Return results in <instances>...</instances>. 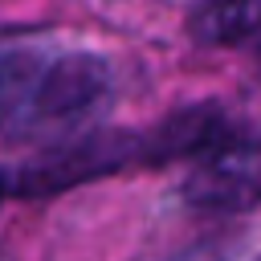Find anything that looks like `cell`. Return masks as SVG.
Wrapping results in <instances>:
<instances>
[{
	"mask_svg": "<svg viewBox=\"0 0 261 261\" xmlns=\"http://www.w3.org/2000/svg\"><path fill=\"white\" fill-rule=\"evenodd\" d=\"M143 159V139L122 135V130H102V135H86L77 143H65L41 159L16 163V167H0V200H41V196H57L65 188H77L86 179L122 171L126 163Z\"/></svg>",
	"mask_w": 261,
	"mask_h": 261,
	"instance_id": "1",
	"label": "cell"
},
{
	"mask_svg": "<svg viewBox=\"0 0 261 261\" xmlns=\"http://www.w3.org/2000/svg\"><path fill=\"white\" fill-rule=\"evenodd\" d=\"M184 200L204 212H245L261 204V143H220L184 179Z\"/></svg>",
	"mask_w": 261,
	"mask_h": 261,
	"instance_id": "2",
	"label": "cell"
},
{
	"mask_svg": "<svg viewBox=\"0 0 261 261\" xmlns=\"http://www.w3.org/2000/svg\"><path fill=\"white\" fill-rule=\"evenodd\" d=\"M106 90H110V69H106L102 57H94V53H65L57 61H45L29 114L73 118V114L90 110Z\"/></svg>",
	"mask_w": 261,
	"mask_h": 261,
	"instance_id": "3",
	"label": "cell"
},
{
	"mask_svg": "<svg viewBox=\"0 0 261 261\" xmlns=\"http://www.w3.org/2000/svg\"><path fill=\"white\" fill-rule=\"evenodd\" d=\"M188 37L204 49H261V0H204L188 16Z\"/></svg>",
	"mask_w": 261,
	"mask_h": 261,
	"instance_id": "4",
	"label": "cell"
},
{
	"mask_svg": "<svg viewBox=\"0 0 261 261\" xmlns=\"http://www.w3.org/2000/svg\"><path fill=\"white\" fill-rule=\"evenodd\" d=\"M220 139H224V114L216 106L179 110L151 139H143V159L159 163V159H175V155H192V151H212V147H220Z\"/></svg>",
	"mask_w": 261,
	"mask_h": 261,
	"instance_id": "5",
	"label": "cell"
},
{
	"mask_svg": "<svg viewBox=\"0 0 261 261\" xmlns=\"http://www.w3.org/2000/svg\"><path fill=\"white\" fill-rule=\"evenodd\" d=\"M41 69H45V61L29 49H4L0 53V126H8L20 110H33Z\"/></svg>",
	"mask_w": 261,
	"mask_h": 261,
	"instance_id": "6",
	"label": "cell"
}]
</instances>
